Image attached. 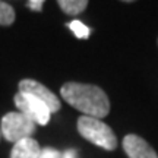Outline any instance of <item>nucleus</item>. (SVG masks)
I'll return each mask as SVG.
<instances>
[{
	"instance_id": "13",
	"label": "nucleus",
	"mask_w": 158,
	"mask_h": 158,
	"mask_svg": "<svg viewBox=\"0 0 158 158\" xmlns=\"http://www.w3.org/2000/svg\"><path fill=\"white\" fill-rule=\"evenodd\" d=\"M60 158H76V151L73 149H68V151H64L62 154V157Z\"/></svg>"
},
{
	"instance_id": "9",
	"label": "nucleus",
	"mask_w": 158,
	"mask_h": 158,
	"mask_svg": "<svg viewBox=\"0 0 158 158\" xmlns=\"http://www.w3.org/2000/svg\"><path fill=\"white\" fill-rule=\"evenodd\" d=\"M15 22V10L10 5L0 0V25L2 27H9Z\"/></svg>"
},
{
	"instance_id": "11",
	"label": "nucleus",
	"mask_w": 158,
	"mask_h": 158,
	"mask_svg": "<svg viewBox=\"0 0 158 158\" xmlns=\"http://www.w3.org/2000/svg\"><path fill=\"white\" fill-rule=\"evenodd\" d=\"M60 157H62V152H59L56 148L45 147L44 149H41V154H40L38 158H60Z\"/></svg>"
},
{
	"instance_id": "2",
	"label": "nucleus",
	"mask_w": 158,
	"mask_h": 158,
	"mask_svg": "<svg viewBox=\"0 0 158 158\" xmlns=\"http://www.w3.org/2000/svg\"><path fill=\"white\" fill-rule=\"evenodd\" d=\"M78 132L88 142L106 151H114L117 148V138L113 129L106 124L101 118L82 116L78 118Z\"/></svg>"
},
{
	"instance_id": "14",
	"label": "nucleus",
	"mask_w": 158,
	"mask_h": 158,
	"mask_svg": "<svg viewBox=\"0 0 158 158\" xmlns=\"http://www.w3.org/2000/svg\"><path fill=\"white\" fill-rule=\"evenodd\" d=\"M122 2H126V3H132V2H135V0H122Z\"/></svg>"
},
{
	"instance_id": "3",
	"label": "nucleus",
	"mask_w": 158,
	"mask_h": 158,
	"mask_svg": "<svg viewBox=\"0 0 158 158\" xmlns=\"http://www.w3.org/2000/svg\"><path fill=\"white\" fill-rule=\"evenodd\" d=\"M37 130V124L29 117L19 111H10L3 116L0 123V132L6 141L16 143L25 138H32Z\"/></svg>"
},
{
	"instance_id": "15",
	"label": "nucleus",
	"mask_w": 158,
	"mask_h": 158,
	"mask_svg": "<svg viewBox=\"0 0 158 158\" xmlns=\"http://www.w3.org/2000/svg\"><path fill=\"white\" fill-rule=\"evenodd\" d=\"M0 136H2V132H0Z\"/></svg>"
},
{
	"instance_id": "10",
	"label": "nucleus",
	"mask_w": 158,
	"mask_h": 158,
	"mask_svg": "<svg viewBox=\"0 0 158 158\" xmlns=\"http://www.w3.org/2000/svg\"><path fill=\"white\" fill-rule=\"evenodd\" d=\"M69 28L73 31V34L78 37V38H82V40H86L89 37V28L82 23L81 21H72L69 23Z\"/></svg>"
},
{
	"instance_id": "8",
	"label": "nucleus",
	"mask_w": 158,
	"mask_h": 158,
	"mask_svg": "<svg viewBox=\"0 0 158 158\" xmlns=\"http://www.w3.org/2000/svg\"><path fill=\"white\" fill-rule=\"evenodd\" d=\"M88 2L89 0H57L60 9L68 15H78L84 12L88 6Z\"/></svg>"
},
{
	"instance_id": "12",
	"label": "nucleus",
	"mask_w": 158,
	"mask_h": 158,
	"mask_svg": "<svg viewBox=\"0 0 158 158\" xmlns=\"http://www.w3.org/2000/svg\"><path fill=\"white\" fill-rule=\"evenodd\" d=\"M45 0H28V7L35 12H40L43 9V3Z\"/></svg>"
},
{
	"instance_id": "1",
	"label": "nucleus",
	"mask_w": 158,
	"mask_h": 158,
	"mask_svg": "<svg viewBox=\"0 0 158 158\" xmlns=\"http://www.w3.org/2000/svg\"><path fill=\"white\" fill-rule=\"evenodd\" d=\"M60 95L69 106L84 113V116L102 118L110 113L107 94L97 85L66 82L60 89Z\"/></svg>"
},
{
	"instance_id": "5",
	"label": "nucleus",
	"mask_w": 158,
	"mask_h": 158,
	"mask_svg": "<svg viewBox=\"0 0 158 158\" xmlns=\"http://www.w3.org/2000/svg\"><path fill=\"white\" fill-rule=\"evenodd\" d=\"M19 92H28L31 95L37 97L38 100H41L47 107L50 108L51 114L57 113L62 108V102L57 98L56 94L51 92L43 84H40L38 81H34V79H22L19 82Z\"/></svg>"
},
{
	"instance_id": "7",
	"label": "nucleus",
	"mask_w": 158,
	"mask_h": 158,
	"mask_svg": "<svg viewBox=\"0 0 158 158\" xmlns=\"http://www.w3.org/2000/svg\"><path fill=\"white\" fill-rule=\"evenodd\" d=\"M41 154V147L34 138H25L22 141L13 143L10 151V158H38Z\"/></svg>"
},
{
	"instance_id": "4",
	"label": "nucleus",
	"mask_w": 158,
	"mask_h": 158,
	"mask_svg": "<svg viewBox=\"0 0 158 158\" xmlns=\"http://www.w3.org/2000/svg\"><path fill=\"white\" fill-rule=\"evenodd\" d=\"M13 101H15V106L18 107V111L29 117L32 122H35V124L45 126L50 122V108L37 97L31 95L28 92H18L13 97Z\"/></svg>"
},
{
	"instance_id": "6",
	"label": "nucleus",
	"mask_w": 158,
	"mask_h": 158,
	"mask_svg": "<svg viewBox=\"0 0 158 158\" xmlns=\"http://www.w3.org/2000/svg\"><path fill=\"white\" fill-rule=\"evenodd\" d=\"M123 149L127 158H158L155 149L143 138L133 133L123 138Z\"/></svg>"
}]
</instances>
